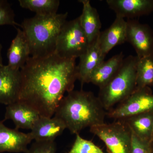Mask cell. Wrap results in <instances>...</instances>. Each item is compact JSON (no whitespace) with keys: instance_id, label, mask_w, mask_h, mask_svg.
Wrapping results in <instances>:
<instances>
[{"instance_id":"15","label":"cell","mask_w":153,"mask_h":153,"mask_svg":"<svg viewBox=\"0 0 153 153\" xmlns=\"http://www.w3.org/2000/svg\"><path fill=\"white\" fill-rule=\"evenodd\" d=\"M126 21L116 17L111 26L100 32L98 43L102 53L106 56L115 47L126 42Z\"/></svg>"},{"instance_id":"13","label":"cell","mask_w":153,"mask_h":153,"mask_svg":"<svg viewBox=\"0 0 153 153\" xmlns=\"http://www.w3.org/2000/svg\"><path fill=\"white\" fill-rule=\"evenodd\" d=\"M40 116L32 107L18 101L7 105L4 121L11 120L17 130L32 129Z\"/></svg>"},{"instance_id":"16","label":"cell","mask_w":153,"mask_h":153,"mask_svg":"<svg viewBox=\"0 0 153 153\" xmlns=\"http://www.w3.org/2000/svg\"><path fill=\"white\" fill-rule=\"evenodd\" d=\"M17 34L11 42L8 50V66L14 69H21L26 64L31 56L30 45L24 31L16 28Z\"/></svg>"},{"instance_id":"17","label":"cell","mask_w":153,"mask_h":153,"mask_svg":"<svg viewBox=\"0 0 153 153\" xmlns=\"http://www.w3.org/2000/svg\"><path fill=\"white\" fill-rule=\"evenodd\" d=\"M83 8L79 17V23L90 44L98 38L101 28V23L97 10L92 7L89 0H80Z\"/></svg>"},{"instance_id":"26","label":"cell","mask_w":153,"mask_h":153,"mask_svg":"<svg viewBox=\"0 0 153 153\" xmlns=\"http://www.w3.org/2000/svg\"><path fill=\"white\" fill-rule=\"evenodd\" d=\"M2 46L0 43V67L4 65L3 63L2 57Z\"/></svg>"},{"instance_id":"20","label":"cell","mask_w":153,"mask_h":153,"mask_svg":"<svg viewBox=\"0 0 153 153\" xmlns=\"http://www.w3.org/2000/svg\"><path fill=\"white\" fill-rule=\"evenodd\" d=\"M20 6L38 16H50L57 13L59 0H19Z\"/></svg>"},{"instance_id":"27","label":"cell","mask_w":153,"mask_h":153,"mask_svg":"<svg viewBox=\"0 0 153 153\" xmlns=\"http://www.w3.org/2000/svg\"><path fill=\"white\" fill-rule=\"evenodd\" d=\"M152 153H153V142H152Z\"/></svg>"},{"instance_id":"22","label":"cell","mask_w":153,"mask_h":153,"mask_svg":"<svg viewBox=\"0 0 153 153\" xmlns=\"http://www.w3.org/2000/svg\"><path fill=\"white\" fill-rule=\"evenodd\" d=\"M67 153H105L91 141L85 139L77 134L71 149Z\"/></svg>"},{"instance_id":"4","label":"cell","mask_w":153,"mask_h":153,"mask_svg":"<svg viewBox=\"0 0 153 153\" xmlns=\"http://www.w3.org/2000/svg\"><path fill=\"white\" fill-rule=\"evenodd\" d=\"M139 57L129 55L108 83L99 88L98 98L107 111L124 101L136 89L137 66Z\"/></svg>"},{"instance_id":"10","label":"cell","mask_w":153,"mask_h":153,"mask_svg":"<svg viewBox=\"0 0 153 153\" xmlns=\"http://www.w3.org/2000/svg\"><path fill=\"white\" fill-rule=\"evenodd\" d=\"M116 17L124 19L147 16L153 12V0H107Z\"/></svg>"},{"instance_id":"23","label":"cell","mask_w":153,"mask_h":153,"mask_svg":"<svg viewBox=\"0 0 153 153\" xmlns=\"http://www.w3.org/2000/svg\"><path fill=\"white\" fill-rule=\"evenodd\" d=\"M15 13L10 3L7 0H0V26L11 25L20 26L15 21Z\"/></svg>"},{"instance_id":"9","label":"cell","mask_w":153,"mask_h":153,"mask_svg":"<svg viewBox=\"0 0 153 153\" xmlns=\"http://www.w3.org/2000/svg\"><path fill=\"white\" fill-rule=\"evenodd\" d=\"M21 71L7 65L0 67V103L7 105L18 101L21 89Z\"/></svg>"},{"instance_id":"2","label":"cell","mask_w":153,"mask_h":153,"mask_svg":"<svg viewBox=\"0 0 153 153\" xmlns=\"http://www.w3.org/2000/svg\"><path fill=\"white\" fill-rule=\"evenodd\" d=\"M107 111L91 91L73 90L60 102L54 116L61 120L71 134L105 123Z\"/></svg>"},{"instance_id":"21","label":"cell","mask_w":153,"mask_h":153,"mask_svg":"<svg viewBox=\"0 0 153 153\" xmlns=\"http://www.w3.org/2000/svg\"><path fill=\"white\" fill-rule=\"evenodd\" d=\"M136 84V88L153 86V55L139 58Z\"/></svg>"},{"instance_id":"28","label":"cell","mask_w":153,"mask_h":153,"mask_svg":"<svg viewBox=\"0 0 153 153\" xmlns=\"http://www.w3.org/2000/svg\"><path fill=\"white\" fill-rule=\"evenodd\" d=\"M152 142H153V132L152 134Z\"/></svg>"},{"instance_id":"6","label":"cell","mask_w":153,"mask_h":153,"mask_svg":"<svg viewBox=\"0 0 153 153\" xmlns=\"http://www.w3.org/2000/svg\"><path fill=\"white\" fill-rule=\"evenodd\" d=\"M106 146L108 153H131L132 131L123 120L90 128Z\"/></svg>"},{"instance_id":"19","label":"cell","mask_w":153,"mask_h":153,"mask_svg":"<svg viewBox=\"0 0 153 153\" xmlns=\"http://www.w3.org/2000/svg\"><path fill=\"white\" fill-rule=\"evenodd\" d=\"M140 139L152 143L153 132V110L122 119Z\"/></svg>"},{"instance_id":"7","label":"cell","mask_w":153,"mask_h":153,"mask_svg":"<svg viewBox=\"0 0 153 153\" xmlns=\"http://www.w3.org/2000/svg\"><path fill=\"white\" fill-rule=\"evenodd\" d=\"M153 110V94L150 87L136 88L133 93L115 108L107 111V116L114 120Z\"/></svg>"},{"instance_id":"3","label":"cell","mask_w":153,"mask_h":153,"mask_svg":"<svg viewBox=\"0 0 153 153\" xmlns=\"http://www.w3.org/2000/svg\"><path fill=\"white\" fill-rule=\"evenodd\" d=\"M68 14L36 15L23 21L21 27L29 42L31 57L42 58L55 54L57 37Z\"/></svg>"},{"instance_id":"12","label":"cell","mask_w":153,"mask_h":153,"mask_svg":"<svg viewBox=\"0 0 153 153\" xmlns=\"http://www.w3.org/2000/svg\"><path fill=\"white\" fill-rule=\"evenodd\" d=\"M105 57L99 45L98 38L89 44L86 52L79 57V63L76 66L77 79L81 85L90 83L91 74L104 61Z\"/></svg>"},{"instance_id":"11","label":"cell","mask_w":153,"mask_h":153,"mask_svg":"<svg viewBox=\"0 0 153 153\" xmlns=\"http://www.w3.org/2000/svg\"><path fill=\"white\" fill-rule=\"evenodd\" d=\"M32 141L29 134L9 128L0 120V153H27Z\"/></svg>"},{"instance_id":"18","label":"cell","mask_w":153,"mask_h":153,"mask_svg":"<svg viewBox=\"0 0 153 153\" xmlns=\"http://www.w3.org/2000/svg\"><path fill=\"white\" fill-rule=\"evenodd\" d=\"M123 52L115 55L106 61H103L91 74L90 83L103 87L111 80L120 70L124 59Z\"/></svg>"},{"instance_id":"8","label":"cell","mask_w":153,"mask_h":153,"mask_svg":"<svg viewBox=\"0 0 153 153\" xmlns=\"http://www.w3.org/2000/svg\"><path fill=\"white\" fill-rule=\"evenodd\" d=\"M126 42L134 47L139 58L153 55V32L150 27L135 19H127Z\"/></svg>"},{"instance_id":"25","label":"cell","mask_w":153,"mask_h":153,"mask_svg":"<svg viewBox=\"0 0 153 153\" xmlns=\"http://www.w3.org/2000/svg\"><path fill=\"white\" fill-rule=\"evenodd\" d=\"M131 153H152V143L140 139L132 132Z\"/></svg>"},{"instance_id":"24","label":"cell","mask_w":153,"mask_h":153,"mask_svg":"<svg viewBox=\"0 0 153 153\" xmlns=\"http://www.w3.org/2000/svg\"><path fill=\"white\" fill-rule=\"evenodd\" d=\"M56 151L55 141H35L27 153H56Z\"/></svg>"},{"instance_id":"5","label":"cell","mask_w":153,"mask_h":153,"mask_svg":"<svg viewBox=\"0 0 153 153\" xmlns=\"http://www.w3.org/2000/svg\"><path fill=\"white\" fill-rule=\"evenodd\" d=\"M89 44L79 23V17L66 21L60 30L55 54L65 59H76L83 55Z\"/></svg>"},{"instance_id":"1","label":"cell","mask_w":153,"mask_h":153,"mask_svg":"<svg viewBox=\"0 0 153 153\" xmlns=\"http://www.w3.org/2000/svg\"><path fill=\"white\" fill-rule=\"evenodd\" d=\"M22 78L18 101L28 105L40 116H54L65 94L74 90L77 79L76 59L55 54L30 57L20 70Z\"/></svg>"},{"instance_id":"14","label":"cell","mask_w":153,"mask_h":153,"mask_svg":"<svg viewBox=\"0 0 153 153\" xmlns=\"http://www.w3.org/2000/svg\"><path fill=\"white\" fill-rule=\"evenodd\" d=\"M66 129L63 121L56 117L40 116L28 134L32 140L55 141Z\"/></svg>"}]
</instances>
